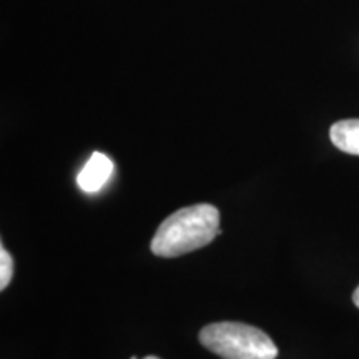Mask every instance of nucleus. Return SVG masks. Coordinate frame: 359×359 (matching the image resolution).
I'll return each mask as SVG.
<instances>
[{
    "label": "nucleus",
    "instance_id": "20e7f679",
    "mask_svg": "<svg viewBox=\"0 0 359 359\" xmlns=\"http://www.w3.org/2000/svg\"><path fill=\"white\" fill-rule=\"evenodd\" d=\"M330 138L338 150L359 155V118L339 120L330 130Z\"/></svg>",
    "mask_w": 359,
    "mask_h": 359
},
{
    "label": "nucleus",
    "instance_id": "6e6552de",
    "mask_svg": "<svg viewBox=\"0 0 359 359\" xmlns=\"http://www.w3.org/2000/svg\"><path fill=\"white\" fill-rule=\"evenodd\" d=\"M130 359H137V358H135V356H132V358H130Z\"/></svg>",
    "mask_w": 359,
    "mask_h": 359
},
{
    "label": "nucleus",
    "instance_id": "f03ea898",
    "mask_svg": "<svg viewBox=\"0 0 359 359\" xmlns=\"http://www.w3.org/2000/svg\"><path fill=\"white\" fill-rule=\"evenodd\" d=\"M200 343L223 359H276L273 339L245 323H212L200 331Z\"/></svg>",
    "mask_w": 359,
    "mask_h": 359
},
{
    "label": "nucleus",
    "instance_id": "0eeeda50",
    "mask_svg": "<svg viewBox=\"0 0 359 359\" xmlns=\"http://www.w3.org/2000/svg\"><path fill=\"white\" fill-rule=\"evenodd\" d=\"M143 359H160V358H156V356H147V358H143Z\"/></svg>",
    "mask_w": 359,
    "mask_h": 359
},
{
    "label": "nucleus",
    "instance_id": "39448f33",
    "mask_svg": "<svg viewBox=\"0 0 359 359\" xmlns=\"http://www.w3.org/2000/svg\"><path fill=\"white\" fill-rule=\"evenodd\" d=\"M13 276V259L11 253L4 248H0V290H6L11 285Z\"/></svg>",
    "mask_w": 359,
    "mask_h": 359
},
{
    "label": "nucleus",
    "instance_id": "423d86ee",
    "mask_svg": "<svg viewBox=\"0 0 359 359\" xmlns=\"http://www.w3.org/2000/svg\"><path fill=\"white\" fill-rule=\"evenodd\" d=\"M353 303L359 308V286L356 290H354V293H353Z\"/></svg>",
    "mask_w": 359,
    "mask_h": 359
},
{
    "label": "nucleus",
    "instance_id": "f257e3e1",
    "mask_svg": "<svg viewBox=\"0 0 359 359\" xmlns=\"http://www.w3.org/2000/svg\"><path fill=\"white\" fill-rule=\"evenodd\" d=\"M219 233L217 206L200 203L178 210L163 219L150 248L160 258H177L210 245Z\"/></svg>",
    "mask_w": 359,
    "mask_h": 359
},
{
    "label": "nucleus",
    "instance_id": "7ed1b4c3",
    "mask_svg": "<svg viewBox=\"0 0 359 359\" xmlns=\"http://www.w3.org/2000/svg\"><path fill=\"white\" fill-rule=\"evenodd\" d=\"M114 161H111L105 154L95 151L90 160L85 163L82 172L79 173L77 183L85 193H95L105 187L109 182L111 173H114Z\"/></svg>",
    "mask_w": 359,
    "mask_h": 359
}]
</instances>
